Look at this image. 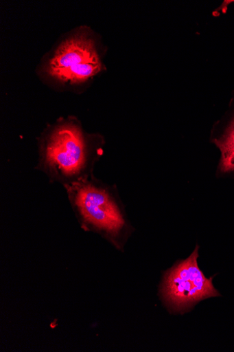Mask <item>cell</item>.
<instances>
[{"label":"cell","mask_w":234,"mask_h":352,"mask_svg":"<svg viewBox=\"0 0 234 352\" xmlns=\"http://www.w3.org/2000/svg\"><path fill=\"white\" fill-rule=\"evenodd\" d=\"M93 43L84 36H77L64 42L50 61L49 69H59L82 63H98Z\"/></svg>","instance_id":"cell-5"},{"label":"cell","mask_w":234,"mask_h":352,"mask_svg":"<svg viewBox=\"0 0 234 352\" xmlns=\"http://www.w3.org/2000/svg\"><path fill=\"white\" fill-rule=\"evenodd\" d=\"M211 141L220 153L217 177L234 179V99L224 117L214 125Z\"/></svg>","instance_id":"cell-4"},{"label":"cell","mask_w":234,"mask_h":352,"mask_svg":"<svg viewBox=\"0 0 234 352\" xmlns=\"http://www.w3.org/2000/svg\"><path fill=\"white\" fill-rule=\"evenodd\" d=\"M230 3H234V1H230Z\"/></svg>","instance_id":"cell-7"},{"label":"cell","mask_w":234,"mask_h":352,"mask_svg":"<svg viewBox=\"0 0 234 352\" xmlns=\"http://www.w3.org/2000/svg\"><path fill=\"white\" fill-rule=\"evenodd\" d=\"M197 246L187 260L167 275L163 295L174 308L183 310L204 299L220 296L213 283L198 267Z\"/></svg>","instance_id":"cell-3"},{"label":"cell","mask_w":234,"mask_h":352,"mask_svg":"<svg viewBox=\"0 0 234 352\" xmlns=\"http://www.w3.org/2000/svg\"><path fill=\"white\" fill-rule=\"evenodd\" d=\"M100 70H102L100 63H82L69 67L49 69V73L60 81L78 83L93 77Z\"/></svg>","instance_id":"cell-6"},{"label":"cell","mask_w":234,"mask_h":352,"mask_svg":"<svg viewBox=\"0 0 234 352\" xmlns=\"http://www.w3.org/2000/svg\"><path fill=\"white\" fill-rule=\"evenodd\" d=\"M96 160L79 125L64 122L55 126L43 141L38 169L51 182L65 187L93 176Z\"/></svg>","instance_id":"cell-1"},{"label":"cell","mask_w":234,"mask_h":352,"mask_svg":"<svg viewBox=\"0 0 234 352\" xmlns=\"http://www.w3.org/2000/svg\"><path fill=\"white\" fill-rule=\"evenodd\" d=\"M82 226L116 239L126 226V221L113 195L115 188L94 175L65 187Z\"/></svg>","instance_id":"cell-2"}]
</instances>
